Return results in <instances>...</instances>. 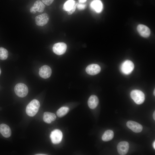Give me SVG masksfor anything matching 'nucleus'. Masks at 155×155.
<instances>
[{"label":"nucleus","instance_id":"obj_6","mask_svg":"<svg viewBox=\"0 0 155 155\" xmlns=\"http://www.w3.org/2000/svg\"><path fill=\"white\" fill-rule=\"evenodd\" d=\"M50 137L53 143L54 144H58L62 140L63 137L62 133L59 129H55L51 132Z\"/></svg>","mask_w":155,"mask_h":155},{"label":"nucleus","instance_id":"obj_16","mask_svg":"<svg viewBox=\"0 0 155 155\" xmlns=\"http://www.w3.org/2000/svg\"><path fill=\"white\" fill-rule=\"evenodd\" d=\"M91 8L98 13L101 12L103 8L102 4L100 0H94L91 3Z\"/></svg>","mask_w":155,"mask_h":155},{"label":"nucleus","instance_id":"obj_24","mask_svg":"<svg viewBox=\"0 0 155 155\" xmlns=\"http://www.w3.org/2000/svg\"><path fill=\"white\" fill-rule=\"evenodd\" d=\"M79 3H85L87 0H78Z\"/></svg>","mask_w":155,"mask_h":155},{"label":"nucleus","instance_id":"obj_8","mask_svg":"<svg viewBox=\"0 0 155 155\" xmlns=\"http://www.w3.org/2000/svg\"><path fill=\"white\" fill-rule=\"evenodd\" d=\"M49 20V16L46 13H44L36 16L35 18L36 24L39 26H43L46 25Z\"/></svg>","mask_w":155,"mask_h":155},{"label":"nucleus","instance_id":"obj_14","mask_svg":"<svg viewBox=\"0 0 155 155\" xmlns=\"http://www.w3.org/2000/svg\"><path fill=\"white\" fill-rule=\"evenodd\" d=\"M0 133L3 136L8 138L11 135V131L9 127L7 125L2 124L0 125Z\"/></svg>","mask_w":155,"mask_h":155},{"label":"nucleus","instance_id":"obj_10","mask_svg":"<svg viewBox=\"0 0 155 155\" xmlns=\"http://www.w3.org/2000/svg\"><path fill=\"white\" fill-rule=\"evenodd\" d=\"M126 125L129 128L136 133L141 132L143 129V127L140 124L131 121H128Z\"/></svg>","mask_w":155,"mask_h":155},{"label":"nucleus","instance_id":"obj_4","mask_svg":"<svg viewBox=\"0 0 155 155\" xmlns=\"http://www.w3.org/2000/svg\"><path fill=\"white\" fill-rule=\"evenodd\" d=\"M77 3L74 0H68L64 4L63 10L67 11L69 15L72 14L75 11L76 8Z\"/></svg>","mask_w":155,"mask_h":155},{"label":"nucleus","instance_id":"obj_15","mask_svg":"<svg viewBox=\"0 0 155 155\" xmlns=\"http://www.w3.org/2000/svg\"><path fill=\"white\" fill-rule=\"evenodd\" d=\"M99 102L98 97L95 95H92L89 98L88 102V105L90 108L94 109L95 108Z\"/></svg>","mask_w":155,"mask_h":155},{"label":"nucleus","instance_id":"obj_18","mask_svg":"<svg viewBox=\"0 0 155 155\" xmlns=\"http://www.w3.org/2000/svg\"><path fill=\"white\" fill-rule=\"evenodd\" d=\"M32 7L36 11L42 12L44 10L45 6L41 1L37 0L35 2L33 5Z\"/></svg>","mask_w":155,"mask_h":155},{"label":"nucleus","instance_id":"obj_7","mask_svg":"<svg viewBox=\"0 0 155 155\" xmlns=\"http://www.w3.org/2000/svg\"><path fill=\"white\" fill-rule=\"evenodd\" d=\"M67 49V45L65 43L60 42L54 44L53 47V50L55 54L61 55L65 53Z\"/></svg>","mask_w":155,"mask_h":155},{"label":"nucleus","instance_id":"obj_26","mask_svg":"<svg viewBox=\"0 0 155 155\" xmlns=\"http://www.w3.org/2000/svg\"><path fill=\"white\" fill-rule=\"evenodd\" d=\"M153 146L154 149H155V142L154 141L153 144Z\"/></svg>","mask_w":155,"mask_h":155},{"label":"nucleus","instance_id":"obj_21","mask_svg":"<svg viewBox=\"0 0 155 155\" xmlns=\"http://www.w3.org/2000/svg\"><path fill=\"white\" fill-rule=\"evenodd\" d=\"M8 53L7 51L5 48L1 47L0 48V59L2 60L6 59L8 56Z\"/></svg>","mask_w":155,"mask_h":155},{"label":"nucleus","instance_id":"obj_17","mask_svg":"<svg viewBox=\"0 0 155 155\" xmlns=\"http://www.w3.org/2000/svg\"><path fill=\"white\" fill-rule=\"evenodd\" d=\"M56 118V115L54 113L49 112H44L43 115L44 121L47 123H50L55 121Z\"/></svg>","mask_w":155,"mask_h":155},{"label":"nucleus","instance_id":"obj_5","mask_svg":"<svg viewBox=\"0 0 155 155\" xmlns=\"http://www.w3.org/2000/svg\"><path fill=\"white\" fill-rule=\"evenodd\" d=\"M134 68V65L133 62L129 60L123 62L121 66V72L124 74L128 75L130 74Z\"/></svg>","mask_w":155,"mask_h":155},{"label":"nucleus","instance_id":"obj_9","mask_svg":"<svg viewBox=\"0 0 155 155\" xmlns=\"http://www.w3.org/2000/svg\"><path fill=\"white\" fill-rule=\"evenodd\" d=\"M129 144L126 141H122L119 143L117 146L118 152L121 155L127 154L129 149Z\"/></svg>","mask_w":155,"mask_h":155},{"label":"nucleus","instance_id":"obj_22","mask_svg":"<svg viewBox=\"0 0 155 155\" xmlns=\"http://www.w3.org/2000/svg\"><path fill=\"white\" fill-rule=\"evenodd\" d=\"M86 4L85 3H77V8L79 10H84L86 8Z\"/></svg>","mask_w":155,"mask_h":155},{"label":"nucleus","instance_id":"obj_19","mask_svg":"<svg viewBox=\"0 0 155 155\" xmlns=\"http://www.w3.org/2000/svg\"><path fill=\"white\" fill-rule=\"evenodd\" d=\"M114 132L111 130H108L105 131L102 136V140L107 142L111 140L114 137Z\"/></svg>","mask_w":155,"mask_h":155},{"label":"nucleus","instance_id":"obj_20","mask_svg":"<svg viewBox=\"0 0 155 155\" xmlns=\"http://www.w3.org/2000/svg\"><path fill=\"white\" fill-rule=\"evenodd\" d=\"M69 111V108L66 106H63L59 108L57 112V116L60 117L66 115Z\"/></svg>","mask_w":155,"mask_h":155},{"label":"nucleus","instance_id":"obj_11","mask_svg":"<svg viewBox=\"0 0 155 155\" xmlns=\"http://www.w3.org/2000/svg\"><path fill=\"white\" fill-rule=\"evenodd\" d=\"M51 69L50 67L48 65H43L39 69V74L40 76L42 78H48L51 76Z\"/></svg>","mask_w":155,"mask_h":155},{"label":"nucleus","instance_id":"obj_28","mask_svg":"<svg viewBox=\"0 0 155 155\" xmlns=\"http://www.w3.org/2000/svg\"><path fill=\"white\" fill-rule=\"evenodd\" d=\"M1 69H0V75L1 74Z\"/></svg>","mask_w":155,"mask_h":155},{"label":"nucleus","instance_id":"obj_27","mask_svg":"<svg viewBox=\"0 0 155 155\" xmlns=\"http://www.w3.org/2000/svg\"><path fill=\"white\" fill-rule=\"evenodd\" d=\"M155 89L154 90V96L155 95Z\"/></svg>","mask_w":155,"mask_h":155},{"label":"nucleus","instance_id":"obj_25","mask_svg":"<svg viewBox=\"0 0 155 155\" xmlns=\"http://www.w3.org/2000/svg\"><path fill=\"white\" fill-rule=\"evenodd\" d=\"M153 118L155 120V111H154L153 114Z\"/></svg>","mask_w":155,"mask_h":155},{"label":"nucleus","instance_id":"obj_13","mask_svg":"<svg viewBox=\"0 0 155 155\" xmlns=\"http://www.w3.org/2000/svg\"><path fill=\"white\" fill-rule=\"evenodd\" d=\"M137 31L140 34L144 37H148L150 34V29L146 26L143 24H139L137 27Z\"/></svg>","mask_w":155,"mask_h":155},{"label":"nucleus","instance_id":"obj_23","mask_svg":"<svg viewBox=\"0 0 155 155\" xmlns=\"http://www.w3.org/2000/svg\"><path fill=\"white\" fill-rule=\"evenodd\" d=\"M54 1V0H42V2L43 4L49 6Z\"/></svg>","mask_w":155,"mask_h":155},{"label":"nucleus","instance_id":"obj_3","mask_svg":"<svg viewBox=\"0 0 155 155\" xmlns=\"http://www.w3.org/2000/svg\"><path fill=\"white\" fill-rule=\"evenodd\" d=\"M14 91L16 94L20 97L26 96L28 93V88L24 84L19 83L17 84L14 87Z\"/></svg>","mask_w":155,"mask_h":155},{"label":"nucleus","instance_id":"obj_2","mask_svg":"<svg viewBox=\"0 0 155 155\" xmlns=\"http://www.w3.org/2000/svg\"><path fill=\"white\" fill-rule=\"evenodd\" d=\"M131 97L137 104H142L145 99V96L144 93L139 90H135L131 91L130 93Z\"/></svg>","mask_w":155,"mask_h":155},{"label":"nucleus","instance_id":"obj_1","mask_svg":"<svg viewBox=\"0 0 155 155\" xmlns=\"http://www.w3.org/2000/svg\"><path fill=\"white\" fill-rule=\"evenodd\" d=\"M40 103L36 99L32 100L28 104L26 108V112L28 115L33 117L38 112L40 107Z\"/></svg>","mask_w":155,"mask_h":155},{"label":"nucleus","instance_id":"obj_12","mask_svg":"<svg viewBox=\"0 0 155 155\" xmlns=\"http://www.w3.org/2000/svg\"><path fill=\"white\" fill-rule=\"evenodd\" d=\"M101 68L98 65L93 64L88 65L86 69V73L91 75H94L99 73Z\"/></svg>","mask_w":155,"mask_h":155}]
</instances>
